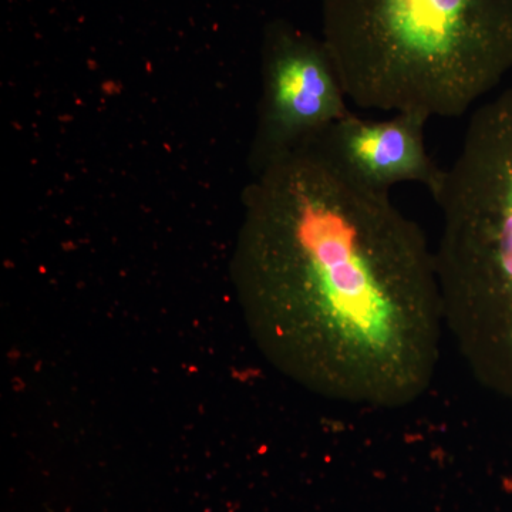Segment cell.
<instances>
[{
	"label": "cell",
	"mask_w": 512,
	"mask_h": 512,
	"mask_svg": "<svg viewBox=\"0 0 512 512\" xmlns=\"http://www.w3.org/2000/svg\"><path fill=\"white\" fill-rule=\"evenodd\" d=\"M244 207L234 278L269 362L348 406L429 392L447 336L436 258L389 194L316 138L256 171Z\"/></svg>",
	"instance_id": "1"
},
{
	"label": "cell",
	"mask_w": 512,
	"mask_h": 512,
	"mask_svg": "<svg viewBox=\"0 0 512 512\" xmlns=\"http://www.w3.org/2000/svg\"><path fill=\"white\" fill-rule=\"evenodd\" d=\"M322 39L357 107L454 119L512 70V0H322Z\"/></svg>",
	"instance_id": "2"
},
{
	"label": "cell",
	"mask_w": 512,
	"mask_h": 512,
	"mask_svg": "<svg viewBox=\"0 0 512 512\" xmlns=\"http://www.w3.org/2000/svg\"><path fill=\"white\" fill-rule=\"evenodd\" d=\"M431 197L446 333L471 375L512 402V87L471 114Z\"/></svg>",
	"instance_id": "3"
},
{
	"label": "cell",
	"mask_w": 512,
	"mask_h": 512,
	"mask_svg": "<svg viewBox=\"0 0 512 512\" xmlns=\"http://www.w3.org/2000/svg\"><path fill=\"white\" fill-rule=\"evenodd\" d=\"M348 96L323 39L286 22L265 32L256 171L322 137L350 113Z\"/></svg>",
	"instance_id": "4"
},
{
	"label": "cell",
	"mask_w": 512,
	"mask_h": 512,
	"mask_svg": "<svg viewBox=\"0 0 512 512\" xmlns=\"http://www.w3.org/2000/svg\"><path fill=\"white\" fill-rule=\"evenodd\" d=\"M427 121L412 113L394 114L387 120H365L349 113L319 140L357 183L386 194L393 185L417 183L433 195L444 170L427 153Z\"/></svg>",
	"instance_id": "5"
}]
</instances>
